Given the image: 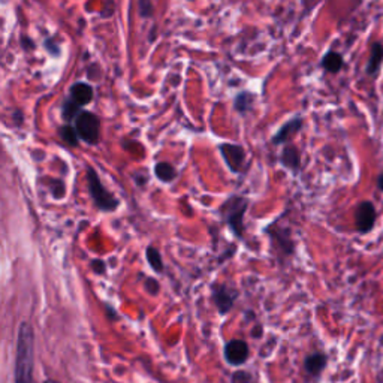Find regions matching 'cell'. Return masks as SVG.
<instances>
[{"mask_svg": "<svg viewBox=\"0 0 383 383\" xmlns=\"http://www.w3.org/2000/svg\"><path fill=\"white\" fill-rule=\"evenodd\" d=\"M35 367V337L27 322L18 330L17 355H15V383H34Z\"/></svg>", "mask_w": 383, "mask_h": 383, "instance_id": "cell-1", "label": "cell"}, {"mask_svg": "<svg viewBox=\"0 0 383 383\" xmlns=\"http://www.w3.org/2000/svg\"><path fill=\"white\" fill-rule=\"evenodd\" d=\"M249 199L241 195H232L220 207V214L223 216L230 230L241 240L244 237V216L249 208Z\"/></svg>", "mask_w": 383, "mask_h": 383, "instance_id": "cell-2", "label": "cell"}, {"mask_svg": "<svg viewBox=\"0 0 383 383\" xmlns=\"http://www.w3.org/2000/svg\"><path fill=\"white\" fill-rule=\"evenodd\" d=\"M86 178H87L88 192H90V197L95 202L96 208L105 211V213H112V211H116L120 206V201L114 197L110 190L105 189L97 171L92 166H87Z\"/></svg>", "mask_w": 383, "mask_h": 383, "instance_id": "cell-3", "label": "cell"}, {"mask_svg": "<svg viewBox=\"0 0 383 383\" xmlns=\"http://www.w3.org/2000/svg\"><path fill=\"white\" fill-rule=\"evenodd\" d=\"M75 129L79 135V140H83L88 145H95L99 143L101 135V120L96 114L90 111H81L75 119Z\"/></svg>", "mask_w": 383, "mask_h": 383, "instance_id": "cell-4", "label": "cell"}, {"mask_svg": "<svg viewBox=\"0 0 383 383\" xmlns=\"http://www.w3.org/2000/svg\"><path fill=\"white\" fill-rule=\"evenodd\" d=\"M354 219H355V230L358 232L362 235L371 232L378 219V211L376 207H374V203L371 201H361L355 207Z\"/></svg>", "mask_w": 383, "mask_h": 383, "instance_id": "cell-5", "label": "cell"}, {"mask_svg": "<svg viewBox=\"0 0 383 383\" xmlns=\"http://www.w3.org/2000/svg\"><path fill=\"white\" fill-rule=\"evenodd\" d=\"M219 150L231 173L240 174L244 169V165H246V151H244L243 147L238 144L225 143L219 145Z\"/></svg>", "mask_w": 383, "mask_h": 383, "instance_id": "cell-6", "label": "cell"}, {"mask_svg": "<svg viewBox=\"0 0 383 383\" xmlns=\"http://www.w3.org/2000/svg\"><path fill=\"white\" fill-rule=\"evenodd\" d=\"M249 358V346L244 340H231L225 346V360L231 365H241Z\"/></svg>", "mask_w": 383, "mask_h": 383, "instance_id": "cell-7", "label": "cell"}, {"mask_svg": "<svg viewBox=\"0 0 383 383\" xmlns=\"http://www.w3.org/2000/svg\"><path fill=\"white\" fill-rule=\"evenodd\" d=\"M304 120L301 117H293L291 120H288L273 136V144L274 145H282L286 144L288 141H291L293 136H295L301 129H303Z\"/></svg>", "mask_w": 383, "mask_h": 383, "instance_id": "cell-8", "label": "cell"}, {"mask_svg": "<svg viewBox=\"0 0 383 383\" xmlns=\"http://www.w3.org/2000/svg\"><path fill=\"white\" fill-rule=\"evenodd\" d=\"M235 297H237V293L232 292L230 288H226V286H214L213 288V299H214L216 307L219 308L220 314H226L231 310L234 306Z\"/></svg>", "mask_w": 383, "mask_h": 383, "instance_id": "cell-9", "label": "cell"}, {"mask_svg": "<svg viewBox=\"0 0 383 383\" xmlns=\"http://www.w3.org/2000/svg\"><path fill=\"white\" fill-rule=\"evenodd\" d=\"M382 64H383V44L379 42V40H376V42L371 44L369 60H367V64H365V73L371 78L378 77Z\"/></svg>", "mask_w": 383, "mask_h": 383, "instance_id": "cell-10", "label": "cell"}, {"mask_svg": "<svg viewBox=\"0 0 383 383\" xmlns=\"http://www.w3.org/2000/svg\"><path fill=\"white\" fill-rule=\"evenodd\" d=\"M71 99L75 101L79 107H84V105L90 103L93 101V87L87 83H75L72 84L69 88Z\"/></svg>", "mask_w": 383, "mask_h": 383, "instance_id": "cell-11", "label": "cell"}, {"mask_svg": "<svg viewBox=\"0 0 383 383\" xmlns=\"http://www.w3.org/2000/svg\"><path fill=\"white\" fill-rule=\"evenodd\" d=\"M328 364V356L322 352H314L308 355L304 361V369L312 378H319L325 367Z\"/></svg>", "mask_w": 383, "mask_h": 383, "instance_id": "cell-12", "label": "cell"}, {"mask_svg": "<svg viewBox=\"0 0 383 383\" xmlns=\"http://www.w3.org/2000/svg\"><path fill=\"white\" fill-rule=\"evenodd\" d=\"M321 68L328 73H338L341 69L345 68L343 54L336 50L327 51L321 60Z\"/></svg>", "mask_w": 383, "mask_h": 383, "instance_id": "cell-13", "label": "cell"}, {"mask_svg": "<svg viewBox=\"0 0 383 383\" xmlns=\"http://www.w3.org/2000/svg\"><path fill=\"white\" fill-rule=\"evenodd\" d=\"M280 162L284 168L291 169L292 173H298L301 169V153L295 145H286L280 154Z\"/></svg>", "mask_w": 383, "mask_h": 383, "instance_id": "cell-14", "label": "cell"}, {"mask_svg": "<svg viewBox=\"0 0 383 383\" xmlns=\"http://www.w3.org/2000/svg\"><path fill=\"white\" fill-rule=\"evenodd\" d=\"M154 175L162 183H173L178 177V173L174 165H171L169 162H158L154 165Z\"/></svg>", "mask_w": 383, "mask_h": 383, "instance_id": "cell-15", "label": "cell"}, {"mask_svg": "<svg viewBox=\"0 0 383 383\" xmlns=\"http://www.w3.org/2000/svg\"><path fill=\"white\" fill-rule=\"evenodd\" d=\"M254 99L255 96L250 92H241L235 96L234 108L237 110V112H240L241 116H246V114L251 110V107H254Z\"/></svg>", "mask_w": 383, "mask_h": 383, "instance_id": "cell-16", "label": "cell"}, {"mask_svg": "<svg viewBox=\"0 0 383 383\" xmlns=\"http://www.w3.org/2000/svg\"><path fill=\"white\" fill-rule=\"evenodd\" d=\"M81 111H83V110H81L79 105L75 101H72L69 97V99L64 101L63 105H62V119L69 125L72 120H75L78 117V114Z\"/></svg>", "mask_w": 383, "mask_h": 383, "instance_id": "cell-17", "label": "cell"}, {"mask_svg": "<svg viewBox=\"0 0 383 383\" xmlns=\"http://www.w3.org/2000/svg\"><path fill=\"white\" fill-rule=\"evenodd\" d=\"M59 135L62 140L66 143L71 147H78L79 144V135L77 132L75 126H71V125H64L59 129Z\"/></svg>", "mask_w": 383, "mask_h": 383, "instance_id": "cell-18", "label": "cell"}, {"mask_svg": "<svg viewBox=\"0 0 383 383\" xmlns=\"http://www.w3.org/2000/svg\"><path fill=\"white\" fill-rule=\"evenodd\" d=\"M145 256H147V260H149V264L151 265L154 271H156V273L164 271V260H162L160 251L156 247H151V246L147 247Z\"/></svg>", "mask_w": 383, "mask_h": 383, "instance_id": "cell-19", "label": "cell"}, {"mask_svg": "<svg viewBox=\"0 0 383 383\" xmlns=\"http://www.w3.org/2000/svg\"><path fill=\"white\" fill-rule=\"evenodd\" d=\"M138 11L143 18H151L154 15L153 0H138Z\"/></svg>", "mask_w": 383, "mask_h": 383, "instance_id": "cell-20", "label": "cell"}, {"mask_svg": "<svg viewBox=\"0 0 383 383\" xmlns=\"http://www.w3.org/2000/svg\"><path fill=\"white\" fill-rule=\"evenodd\" d=\"M50 183L53 186H50V190L53 193V197L55 199H62L64 197V193H66V187H64V183L60 180H50Z\"/></svg>", "mask_w": 383, "mask_h": 383, "instance_id": "cell-21", "label": "cell"}, {"mask_svg": "<svg viewBox=\"0 0 383 383\" xmlns=\"http://www.w3.org/2000/svg\"><path fill=\"white\" fill-rule=\"evenodd\" d=\"M250 382H251V378H250V374L246 371L235 373L232 378V383H250Z\"/></svg>", "mask_w": 383, "mask_h": 383, "instance_id": "cell-22", "label": "cell"}, {"mask_svg": "<svg viewBox=\"0 0 383 383\" xmlns=\"http://www.w3.org/2000/svg\"><path fill=\"white\" fill-rule=\"evenodd\" d=\"M45 48H47V50L50 51L53 55L59 54V47H55V45L53 44V39H47V40H45Z\"/></svg>", "mask_w": 383, "mask_h": 383, "instance_id": "cell-23", "label": "cell"}, {"mask_svg": "<svg viewBox=\"0 0 383 383\" xmlns=\"http://www.w3.org/2000/svg\"><path fill=\"white\" fill-rule=\"evenodd\" d=\"M21 40H23V48L26 51H30V50H34V48H35L34 40H32L29 36H24Z\"/></svg>", "mask_w": 383, "mask_h": 383, "instance_id": "cell-24", "label": "cell"}, {"mask_svg": "<svg viewBox=\"0 0 383 383\" xmlns=\"http://www.w3.org/2000/svg\"><path fill=\"white\" fill-rule=\"evenodd\" d=\"M12 117H14V120H15V125L17 126H20L21 125V121H23V116H21V111H14V114H12Z\"/></svg>", "mask_w": 383, "mask_h": 383, "instance_id": "cell-25", "label": "cell"}, {"mask_svg": "<svg viewBox=\"0 0 383 383\" xmlns=\"http://www.w3.org/2000/svg\"><path fill=\"white\" fill-rule=\"evenodd\" d=\"M96 267H97V273L102 274L103 270H105V265H103L102 260H93V268H96Z\"/></svg>", "mask_w": 383, "mask_h": 383, "instance_id": "cell-26", "label": "cell"}, {"mask_svg": "<svg viewBox=\"0 0 383 383\" xmlns=\"http://www.w3.org/2000/svg\"><path fill=\"white\" fill-rule=\"evenodd\" d=\"M376 184H378V189L383 193V173L378 177V182H376Z\"/></svg>", "mask_w": 383, "mask_h": 383, "instance_id": "cell-27", "label": "cell"}, {"mask_svg": "<svg viewBox=\"0 0 383 383\" xmlns=\"http://www.w3.org/2000/svg\"><path fill=\"white\" fill-rule=\"evenodd\" d=\"M45 383H59V382H55V380H47Z\"/></svg>", "mask_w": 383, "mask_h": 383, "instance_id": "cell-28", "label": "cell"}]
</instances>
